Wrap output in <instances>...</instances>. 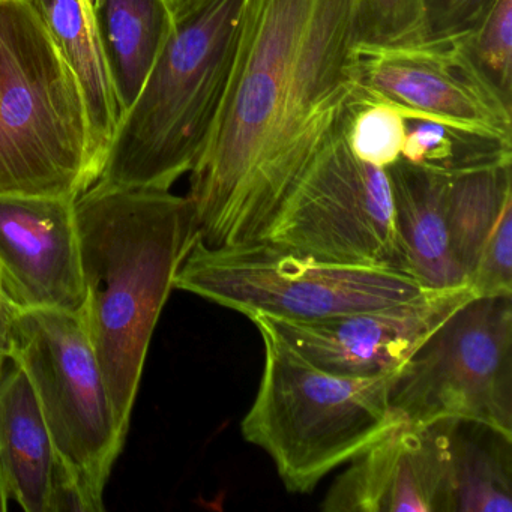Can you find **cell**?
I'll return each mask as SVG.
<instances>
[{
  "mask_svg": "<svg viewBox=\"0 0 512 512\" xmlns=\"http://www.w3.org/2000/svg\"><path fill=\"white\" fill-rule=\"evenodd\" d=\"M346 142L358 160L388 169L397 163L406 137V116L391 104L359 97L346 124Z\"/></svg>",
  "mask_w": 512,
  "mask_h": 512,
  "instance_id": "44dd1931",
  "label": "cell"
},
{
  "mask_svg": "<svg viewBox=\"0 0 512 512\" xmlns=\"http://www.w3.org/2000/svg\"><path fill=\"white\" fill-rule=\"evenodd\" d=\"M448 44L464 73L512 115V0H497L475 28Z\"/></svg>",
  "mask_w": 512,
  "mask_h": 512,
  "instance_id": "ffe728a7",
  "label": "cell"
},
{
  "mask_svg": "<svg viewBox=\"0 0 512 512\" xmlns=\"http://www.w3.org/2000/svg\"><path fill=\"white\" fill-rule=\"evenodd\" d=\"M386 172L394 200L401 271L424 290L469 286L452 247L446 203L448 173L403 158Z\"/></svg>",
  "mask_w": 512,
  "mask_h": 512,
  "instance_id": "2e32d148",
  "label": "cell"
},
{
  "mask_svg": "<svg viewBox=\"0 0 512 512\" xmlns=\"http://www.w3.org/2000/svg\"><path fill=\"white\" fill-rule=\"evenodd\" d=\"M389 404L416 424L455 419L512 436V295L458 307L392 374Z\"/></svg>",
  "mask_w": 512,
  "mask_h": 512,
  "instance_id": "ba28073f",
  "label": "cell"
},
{
  "mask_svg": "<svg viewBox=\"0 0 512 512\" xmlns=\"http://www.w3.org/2000/svg\"><path fill=\"white\" fill-rule=\"evenodd\" d=\"M512 161L448 173L452 247L478 296L512 295Z\"/></svg>",
  "mask_w": 512,
  "mask_h": 512,
  "instance_id": "5bb4252c",
  "label": "cell"
},
{
  "mask_svg": "<svg viewBox=\"0 0 512 512\" xmlns=\"http://www.w3.org/2000/svg\"><path fill=\"white\" fill-rule=\"evenodd\" d=\"M74 211L85 283L80 314L127 434L155 326L199 239L196 209L172 190L97 181Z\"/></svg>",
  "mask_w": 512,
  "mask_h": 512,
  "instance_id": "7a4b0ae2",
  "label": "cell"
},
{
  "mask_svg": "<svg viewBox=\"0 0 512 512\" xmlns=\"http://www.w3.org/2000/svg\"><path fill=\"white\" fill-rule=\"evenodd\" d=\"M167 2H169L173 20H178L181 17L187 16L191 11L196 10L205 0H167Z\"/></svg>",
  "mask_w": 512,
  "mask_h": 512,
  "instance_id": "d4e9b609",
  "label": "cell"
},
{
  "mask_svg": "<svg viewBox=\"0 0 512 512\" xmlns=\"http://www.w3.org/2000/svg\"><path fill=\"white\" fill-rule=\"evenodd\" d=\"M359 44L421 43V0H358Z\"/></svg>",
  "mask_w": 512,
  "mask_h": 512,
  "instance_id": "7402d4cb",
  "label": "cell"
},
{
  "mask_svg": "<svg viewBox=\"0 0 512 512\" xmlns=\"http://www.w3.org/2000/svg\"><path fill=\"white\" fill-rule=\"evenodd\" d=\"M0 284L20 310L82 311L74 200L0 197Z\"/></svg>",
  "mask_w": 512,
  "mask_h": 512,
  "instance_id": "7c38bea8",
  "label": "cell"
},
{
  "mask_svg": "<svg viewBox=\"0 0 512 512\" xmlns=\"http://www.w3.org/2000/svg\"><path fill=\"white\" fill-rule=\"evenodd\" d=\"M449 419L397 422L335 479L325 512H449Z\"/></svg>",
  "mask_w": 512,
  "mask_h": 512,
  "instance_id": "4fadbf2b",
  "label": "cell"
},
{
  "mask_svg": "<svg viewBox=\"0 0 512 512\" xmlns=\"http://www.w3.org/2000/svg\"><path fill=\"white\" fill-rule=\"evenodd\" d=\"M0 478L8 500L28 512L82 511L59 463L25 371L11 361L0 377Z\"/></svg>",
  "mask_w": 512,
  "mask_h": 512,
  "instance_id": "9a60e30c",
  "label": "cell"
},
{
  "mask_svg": "<svg viewBox=\"0 0 512 512\" xmlns=\"http://www.w3.org/2000/svg\"><path fill=\"white\" fill-rule=\"evenodd\" d=\"M11 361L31 382L59 463L82 512L103 511V494L125 436L82 314L19 310Z\"/></svg>",
  "mask_w": 512,
  "mask_h": 512,
  "instance_id": "52a82bcc",
  "label": "cell"
},
{
  "mask_svg": "<svg viewBox=\"0 0 512 512\" xmlns=\"http://www.w3.org/2000/svg\"><path fill=\"white\" fill-rule=\"evenodd\" d=\"M475 295L469 286L422 290L407 301L317 322L256 317H263L292 349L316 367L346 376H386L395 373Z\"/></svg>",
  "mask_w": 512,
  "mask_h": 512,
  "instance_id": "30bf717a",
  "label": "cell"
},
{
  "mask_svg": "<svg viewBox=\"0 0 512 512\" xmlns=\"http://www.w3.org/2000/svg\"><path fill=\"white\" fill-rule=\"evenodd\" d=\"M100 173L79 80L37 0H0V197L76 200Z\"/></svg>",
  "mask_w": 512,
  "mask_h": 512,
  "instance_id": "277c9868",
  "label": "cell"
},
{
  "mask_svg": "<svg viewBox=\"0 0 512 512\" xmlns=\"http://www.w3.org/2000/svg\"><path fill=\"white\" fill-rule=\"evenodd\" d=\"M449 512L512 511V436L449 419Z\"/></svg>",
  "mask_w": 512,
  "mask_h": 512,
  "instance_id": "d6986e66",
  "label": "cell"
},
{
  "mask_svg": "<svg viewBox=\"0 0 512 512\" xmlns=\"http://www.w3.org/2000/svg\"><path fill=\"white\" fill-rule=\"evenodd\" d=\"M251 322L262 337L265 364L242 436L271 457L290 493H311L328 473L403 421L389 404L394 373H331L299 355L263 317Z\"/></svg>",
  "mask_w": 512,
  "mask_h": 512,
  "instance_id": "5b68a950",
  "label": "cell"
},
{
  "mask_svg": "<svg viewBox=\"0 0 512 512\" xmlns=\"http://www.w3.org/2000/svg\"><path fill=\"white\" fill-rule=\"evenodd\" d=\"M19 310L20 308L13 304L0 284V377L11 362V331H13L14 317Z\"/></svg>",
  "mask_w": 512,
  "mask_h": 512,
  "instance_id": "cb8c5ba5",
  "label": "cell"
},
{
  "mask_svg": "<svg viewBox=\"0 0 512 512\" xmlns=\"http://www.w3.org/2000/svg\"><path fill=\"white\" fill-rule=\"evenodd\" d=\"M37 4L79 80L95 154L103 169L122 113L94 0H37Z\"/></svg>",
  "mask_w": 512,
  "mask_h": 512,
  "instance_id": "e0dca14e",
  "label": "cell"
},
{
  "mask_svg": "<svg viewBox=\"0 0 512 512\" xmlns=\"http://www.w3.org/2000/svg\"><path fill=\"white\" fill-rule=\"evenodd\" d=\"M8 500L7 491L4 488V482H2V478H0V512L7 511L8 509Z\"/></svg>",
  "mask_w": 512,
  "mask_h": 512,
  "instance_id": "484cf974",
  "label": "cell"
},
{
  "mask_svg": "<svg viewBox=\"0 0 512 512\" xmlns=\"http://www.w3.org/2000/svg\"><path fill=\"white\" fill-rule=\"evenodd\" d=\"M175 289L244 314L317 322L415 298L422 287L395 269L326 262L268 241L208 247L197 239Z\"/></svg>",
  "mask_w": 512,
  "mask_h": 512,
  "instance_id": "8992f818",
  "label": "cell"
},
{
  "mask_svg": "<svg viewBox=\"0 0 512 512\" xmlns=\"http://www.w3.org/2000/svg\"><path fill=\"white\" fill-rule=\"evenodd\" d=\"M344 131L317 155L260 241L326 262L403 272L388 172L358 160Z\"/></svg>",
  "mask_w": 512,
  "mask_h": 512,
  "instance_id": "9c48e42d",
  "label": "cell"
},
{
  "mask_svg": "<svg viewBox=\"0 0 512 512\" xmlns=\"http://www.w3.org/2000/svg\"><path fill=\"white\" fill-rule=\"evenodd\" d=\"M358 0H250L211 137L190 172L199 239L260 241L361 97Z\"/></svg>",
  "mask_w": 512,
  "mask_h": 512,
  "instance_id": "6da1fadb",
  "label": "cell"
},
{
  "mask_svg": "<svg viewBox=\"0 0 512 512\" xmlns=\"http://www.w3.org/2000/svg\"><path fill=\"white\" fill-rule=\"evenodd\" d=\"M95 8L124 115L142 91L175 20L167 0H97Z\"/></svg>",
  "mask_w": 512,
  "mask_h": 512,
  "instance_id": "ac0fdd59",
  "label": "cell"
},
{
  "mask_svg": "<svg viewBox=\"0 0 512 512\" xmlns=\"http://www.w3.org/2000/svg\"><path fill=\"white\" fill-rule=\"evenodd\" d=\"M358 79L362 97L391 104L406 118L512 146V115L464 73L448 43L358 44Z\"/></svg>",
  "mask_w": 512,
  "mask_h": 512,
  "instance_id": "8fae6325",
  "label": "cell"
},
{
  "mask_svg": "<svg viewBox=\"0 0 512 512\" xmlns=\"http://www.w3.org/2000/svg\"><path fill=\"white\" fill-rule=\"evenodd\" d=\"M250 0H205L175 20L98 181L172 190L196 166L229 88Z\"/></svg>",
  "mask_w": 512,
  "mask_h": 512,
  "instance_id": "3957f363",
  "label": "cell"
},
{
  "mask_svg": "<svg viewBox=\"0 0 512 512\" xmlns=\"http://www.w3.org/2000/svg\"><path fill=\"white\" fill-rule=\"evenodd\" d=\"M497 0H421V43L443 44L475 28Z\"/></svg>",
  "mask_w": 512,
  "mask_h": 512,
  "instance_id": "603a6c76",
  "label": "cell"
}]
</instances>
